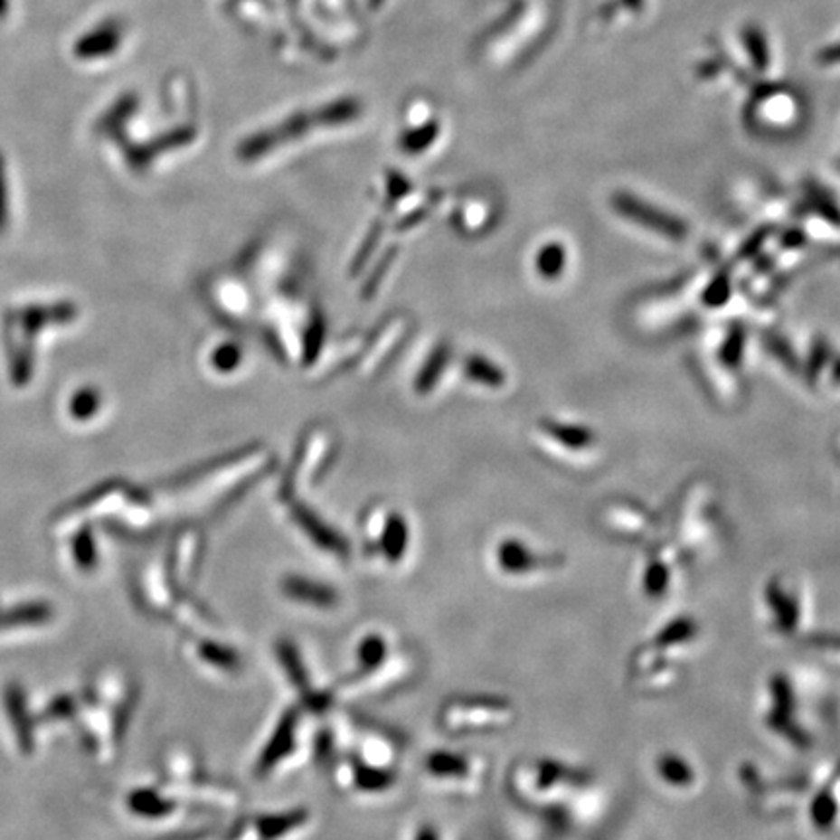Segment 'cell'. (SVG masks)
I'll list each match as a JSON object with an SVG mask.
<instances>
[{"label": "cell", "mask_w": 840, "mask_h": 840, "mask_svg": "<svg viewBox=\"0 0 840 840\" xmlns=\"http://www.w3.org/2000/svg\"><path fill=\"white\" fill-rule=\"evenodd\" d=\"M420 674V656L393 630L373 627L354 638L351 660L335 683L339 703L378 699L405 689Z\"/></svg>", "instance_id": "1"}, {"label": "cell", "mask_w": 840, "mask_h": 840, "mask_svg": "<svg viewBox=\"0 0 840 840\" xmlns=\"http://www.w3.org/2000/svg\"><path fill=\"white\" fill-rule=\"evenodd\" d=\"M312 718L314 716L298 704L284 710L257 749L253 762V774L257 779L269 780L298 769L307 757L316 753V738L309 731Z\"/></svg>", "instance_id": "2"}, {"label": "cell", "mask_w": 840, "mask_h": 840, "mask_svg": "<svg viewBox=\"0 0 840 840\" xmlns=\"http://www.w3.org/2000/svg\"><path fill=\"white\" fill-rule=\"evenodd\" d=\"M485 757L456 749H434L420 762V780L436 794L469 798L479 794L486 782Z\"/></svg>", "instance_id": "3"}, {"label": "cell", "mask_w": 840, "mask_h": 840, "mask_svg": "<svg viewBox=\"0 0 840 840\" xmlns=\"http://www.w3.org/2000/svg\"><path fill=\"white\" fill-rule=\"evenodd\" d=\"M514 720V706L488 694H451L438 706L436 723L448 738L496 731Z\"/></svg>", "instance_id": "4"}, {"label": "cell", "mask_w": 840, "mask_h": 840, "mask_svg": "<svg viewBox=\"0 0 840 840\" xmlns=\"http://www.w3.org/2000/svg\"><path fill=\"white\" fill-rule=\"evenodd\" d=\"M203 637L191 638L189 657L206 679L216 681H231L243 674V657L236 648V644H230L226 638L218 635L216 628L201 632Z\"/></svg>", "instance_id": "5"}, {"label": "cell", "mask_w": 840, "mask_h": 840, "mask_svg": "<svg viewBox=\"0 0 840 840\" xmlns=\"http://www.w3.org/2000/svg\"><path fill=\"white\" fill-rule=\"evenodd\" d=\"M282 596L290 603L302 607L307 611H319L329 613L331 609H339L343 603L341 593L323 581L304 578V576H288L282 580L280 584Z\"/></svg>", "instance_id": "6"}, {"label": "cell", "mask_w": 840, "mask_h": 840, "mask_svg": "<svg viewBox=\"0 0 840 840\" xmlns=\"http://www.w3.org/2000/svg\"><path fill=\"white\" fill-rule=\"evenodd\" d=\"M618 209H620V212H625L628 216H635V221L664 231L665 236H681V231H683V226L679 222L669 221L667 216L660 214L657 211H652L650 206H644V204H640L637 201L620 199Z\"/></svg>", "instance_id": "7"}, {"label": "cell", "mask_w": 840, "mask_h": 840, "mask_svg": "<svg viewBox=\"0 0 840 840\" xmlns=\"http://www.w3.org/2000/svg\"><path fill=\"white\" fill-rule=\"evenodd\" d=\"M405 840H444V833L436 823L420 821V823H415V826L409 831Z\"/></svg>", "instance_id": "8"}]
</instances>
